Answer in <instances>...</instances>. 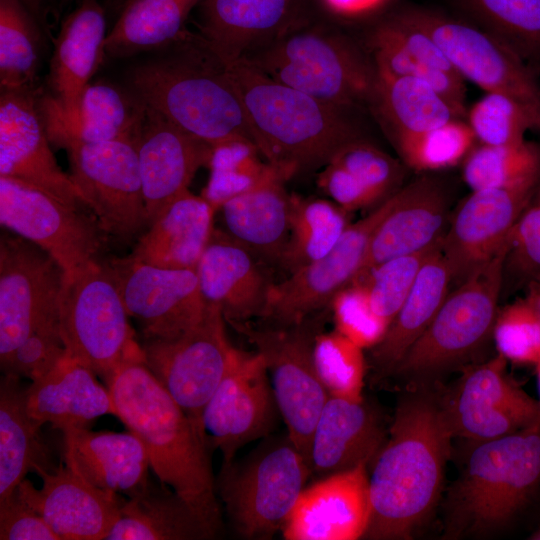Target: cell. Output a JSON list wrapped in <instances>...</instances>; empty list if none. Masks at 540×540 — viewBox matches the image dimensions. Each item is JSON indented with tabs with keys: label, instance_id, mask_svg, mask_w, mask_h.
<instances>
[{
	"label": "cell",
	"instance_id": "38",
	"mask_svg": "<svg viewBox=\"0 0 540 540\" xmlns=\"http://www.w3.org/2000/svg\"><path fill=\"white\" fill-rule=\"evenodd\" d=\"M4 374L0 383V501L9 497L27 473L53 471L39 426L27 413V386Z\"/></svg>",
	"mask_w": 540,
	"mask_h": 540
},
{
	"label": "cell",
	"instance_id": "55",
	"mask_svg": "<svg viewBox=\"0 0 540 540\" xmlns=\"http://www.w3.org/2000/svg\"><path fill=\"white\" fill-rule=\"evenodd\" d=\"M524 255L540 267V203L527 208L512 235Z\"/></svg>",
	"mask_w": 540,
	"mask_h": 540
},
{
	"label": "cell",
	"instance_id": "34",
	"mask_svg": "<svg viewBox=\"0 0 540 540\" xmlns=\"http://www.w3.org/2000/svg\"><path fill=\"white\" fill-rule=\"evenodd\" d=\"M106 20L97 0H82L62 22L54 41L48 83L66 107L79 103L105 55Z\"/></svg>",
	"mask_w": 540,
	"mask_h": 540
},
{
	"label": "cell",
	"instance_id": "30",
	"mask_svg": "<svg viewBox=\"0 0 540 540\" xmlns=\"http://www.w3.org/2000/svg\"><path fill=\"white\" fill-rule=\"evenodd\" d=\"M200 34L228 63L305 20L303 0H202Z\"/></svg>",
	"mask_w": 540,
	"mask_h": 540
},
{
	"label": "cell",
	"instance_id": "48",
	"mask_svg": "<svg viewBox=\"0 0 540 540\" xmlns=\"http://www.w3.org/2000/svg\"><path fill=\"white\" fill-rule=\"evenodd\" d=\"M317 374L331 396L361 399L366 363L363 348L336 329L319 332L313 344Z\"/></svg>",
	"mask_w": 540,
	"mask_h": 540
},
{
	"label": "cell",
	"instance_id": "51",
	"mask_svg": "<svg viewBox=\"0 0 540 540\" xmlns=\"http://www.w3.org/2000/svg\"><path fill=\"white\" fill-rule=\"evenodd\" d=\"M492 336L507 361L535 365L540 360V313L528 299L497 313Z\"/></svg>",
	"mask_w": 540,
	"mask_h": 540
},
{
	"label": "cell",
	"instance_id": "43",
	"mask_svg": "<svg viewBox=\"0 0 540 540\" xmlns=\"http://www.w3.org/2000/svg\"><path fill=\"white\" fill-rule=\"evenodd\" d=\"M207 167L210 177L202 196L215 210L273 177L283 176L289 180L267 162L258 147L248 140H233L212 146Z\"/></svg>",
	"mask_w": 540,
	"mask_h": 540
},
{
	"label": "cell",
	"instance_id": "5",
	"mask_svg": "<svg viewBox=\"0 0 540 540\" xmlns=\"http://www.w3.org/2000/svg\"><path fill=\"white\" fill-rule=\"evenodd\" d=\"M539 488L540 421L474 444L448 492L445 536L480 537L501 531L531 503Z\"/></svg>",
	"mask_w": 540,
	"mask_h": 540
},
{
	"label": "cell",
	"instance_id": "14",
	"mask_svg": "<svg viewBox=\"0 0 540 540\" xmlns=\"http://www.w3.org/2000/svg\"><path fill=\"white\" fill-rule=\"evenodd\" d=\"M0 224L48 252L66 273L96 262L102 229L81 208L0 176Z\"/></svg>",
	"mask_w": 540,
	"mask_h": 540
},
{
	"label": "cell",
	"instance_id": "56",
	"mask_svg": "<svg viewBox=\"0 0 540 540\" xmlns=\"http://www.w3.org/2000/svg\"><path fill=\"white\" fill-rule=\"evenodd\" d=\"M394 0H321L334 16L348 21H359L381 15Z\"/></svg>",
	"mask_w": 540,
	"mask_h": 540
},
{
	"label": "cell",
	"instance_id": "29",
	"mask_svg": "<svg viewBox=\"0 0 540 540\" xmlns=\"http://www.w3.org/2000/svg\"><path fill=\"white\" fill-rule=\"evenodd\" d=\"M385 440L381 416L364 398L329 395L311 438V472L322 478L369 465Z\"/></svg>",
	"mask_w": 540,
	"mask_h": 540
},
{
	"label": "cell",
	"instance_id": "33",
	"mask_svg": "<svg viewBox=\"0 0 540 540\" xmlns=\"http://www.w3.org/2000/svg\"><path fill=\"white\" fill-rule=\"evenodd\" d=\"M215 208L185 191L153 220L129 255L135 260L174 269H196L214 230Z\"/></svg>",
	"mask_w": 540,
	"mask_h": 540
},
{
	"label": "cell",
	"instance_id": "18",
	"mask_svg": "<svg viewBox=\"0 0 540 540\" xmlns=\"http://www.w3.org/2000/svg\"><path fill=\"white\" fill-rule=\"evenodd\" d=\"M102 265L114 280L128 315L138 323L143 339L173 338L201 320L206 303L196 269L159 267L129 255Z\"/></svg>",
	"mask_w": 540,
	"mask_h": 540
},
{
	"label": "cell",
	"instance_id": "15",
	"mask_svg": "<svg viewBox=\"0 0 540 540\" xmlns=\"http://www.w3.org/2000/svg\"><path fill=\"white\" fill-rule=\"evenodd\" d=\"M65 276L38 245L17 234H1L0 365L36 327L58 314Z\"/></svg>",
	"mask_w": 540,
	"mask_h": 540
},
{
	"label": "cell",
	"instance_id": "40",
	"mask_svg": "<svg viewBox=\"0 0 540 540\" xmlns=\"http://www.w3.org/2000/svg\"><path fill=\"white\" fill-rule=\"evenodd\" d=\"M200 0H128L105 39V55L123 58L166 49L186 32L185 22Z\"/></svg>",
	"mask_w": 540,
	"mask_h": 540
},
{
	"label": "cell",
	"instance_id": "20",
	"mask_svg": "<svg viewBox=\"0 0 540 540\" xmlns=\"http://www.w3.org/2000/svg\"><path fill=\"white\" fill-rule=\"evenodd\" d=\"M536 184L473 190L461 203L441 245L453 281L462 282L477 267L510 246Z\"/></svg>",
	"mask_w": 540,
	"mask_h": 540
},
{
	"label": "cell",
	"instance_id": "45",
	"mask_svg": "<svg viewBox=\"0 0 540 540\" xmlns=\"http://www.w3.org/2000/svg\"><path fill=\"white\" fill-rule=\"evenodd\" d=\"M462 177L473 190L538 181L539 155L526 141L509 145H475L462 162Z\"/></svg>",
	"mask_w": 540,
	"mask_h": 540
},
{
	"label": "cell",
	"instance_id": "16",
	"mask_svg": "<svg viewBox=\"0 0 540 540\" xmlns=\"http://www.w3.org/2000/svg\"><path fill=\"white\" fill-rule=\"evenodd\" d=\"M395 193L371 213L350 225L334 248L322 258L275 283L262 321L293 325L328 307L333 297L361 273L377 226L389 213Z\"/></svg>",
	"mask_w": 540,
	"mask_h": 540
},
{
	"label": "cell",
	"instance_id": "53",
	"mask_svg": "<svg viewBox=\"0 0 540 540\" xmlns=\"http://www.w3.org/2000/svg\"><path fill=\"white\" fill-rule=\"evenodd\" d=\"M67 354L58 314L36 327L1 364L4 374L34 381Z\"/></svg>",
	"mask_w": 540,
	"mask_h": 540
},
{
	"label": "cell",
	"instance_id": "27",
	"mask_svg": "<svg viewBox=\"0 0 540 540\" xmlns=\"http://www.w3.org/2000/svg\"><path fill=\"white\" fill-rule=\"evenodd\" d=\"M361 42L377 71L428 82L461 117H466L465 80L434 40L397 10L375 21Z\"/></svg>",
	"mask_w": 540,
	"mask_h": 540
},
{
	"label": "cell",
	"instance_id": "35",
	"mask_svg": "<svg viewBox=\"0 0 540 540\" xmlns=\"http://www.w3.org/2000/svg\"><path fill=\"white\" fill-rule=\"evenodd\" d=\"M273 177L221 206L225 231L269 264H281L290 235L291 194Z\"/></svg>",
	"mask_w": 540,
	"mask_h": 540
},
{
	"label": "cell",
	"instance_id": "1",
	"mask_svg": "<svg viewBox=\"0 0 540 540\" xmlns=\"http://www.w3.org/2000/svg\"><path fill=\"white\" fill-rule=\"evenodd\" d=\"M453 437L442 396L416 386L401 397L372 462V512L363 538H413L439 500Z\"/></svg>",
	"mask_w": 540,
	"mask_h": 540
},
{
	"label": "cell",
	"instance_id": "41",
	"mask_svg": "<svg viewBox=\"0 0 540 540\" xmlns=\"http://www.w3.org/2000/svg\"><path fill=\"white\" fill-rule=\"evenodd\" d=\"M457 15L490 32L540 74V0H447Z\"/></svg>",
	"mask_w": 540,
	"mask_h": 540
},
{
	"label": "cell",
	"instance_id": "9",
	"mask_svg": "<svg viewBox=\"0 0 540 540\" xmlns=\"http://www.w3.org/2000/svg\"><path fill=\"white\" fill-rule=\"evenodd\" d=\"M58 316L67 353L104 380L142 352L120 292L101 262L66 273Z\"/></svg>",
	"mask_w": 540,
	"mask_h": 540
},
{
	"label": "cell",
	"instance_id": "19",
	"mask_svg": "<svg viewBox=\"0 0 540 540\" xmlns=\"http://www.w3.org/2000/svg\"><path fill=\"white\" fill-rule=\"evenodd\" d=\"M268 374L259 353L239 350L207 402L202 432L208 446L222 453L223 464L232 462L242 446L272 430L279 409Z\"/></svg>",
	"mask_w": 540,
	"mask_h": 540
},
{
	"label": "cell",
	"instance_id": "11",
	"mask_svg": "<svg viewBox=\"0 0 540 540\" xmlns=\"http://www.w3.org/2000/svg\"><path fill=\"white\" fill-rule=\"evenodd\" d=\"M397 11L434 40L464 80L485 93L506 94L540 118L539 75L496 36L439 8L410 5Z\"/></svg>",
	"mask_w": 540,
	"mask_h": 540
},
{
	"label": "cell",
	"instance_id": "25",
	"mask_svg": "<svg viewBox=\"0 0 540 540\" xmlns=\"http://www.w3.org/2000/svg\"><path fill=\"white\" fill-rule=\"evenodd\" d=\"M368 465L320 478L300 494L281 534L286 540L363 538L372 505Z\"/></svg>",
	"mask_w": 540,
	"mask_h": 540
},
{
	"label": "cell",
	"instance_id": "13",
	"mask_svg": "<svg viewBox=\"0 0 540 540\" xmlns=\"http://www.w3.org/2000/svg\"><path fill=\"white\" fill-rule=\"evenodd\" d=\"M66 152L70 176L104 233L130 238L148 227L135 141L79 144Z\"/></svg>",
	"mask_w": 540,
	"mask_h": 540
},
{
	"label": "cell",
	"instance_id": "39",
	"mask_svg": "<svg viewBox=\"0 0 540 540\" xmlns=\"http://www.w3.org/2000/svg\"><path fill=\"white\" fill-rule=\"evenodd\" d=\"M378 72L370 114L390 139L439 127L463 118L428 82L412 76Z\"/></svg>",
	"mask_w": 540,
	"mask_h": 540
},
{
	"label": "cell",
	"instance_id": "3",
	"mask_svg": "<svg viewBox=\"0 0 540 540\" xmlns=\"http://www.w3.org/2000/svg\"><path fill=\"white\" fill-rule=\"evenodd\" d=\"M163 50V55L131 70L132 93L146 107L211 146L233 140L255 144L230 64L201 34L187 31Z\"/></svg>",
	"mask_w": 540,
	"mask_h": 540
},
{
	"label": "cell",
	"instance_id": "28",
	"mask_svg": "<svg viewBox=\"0 0 540 540\" xmlns=\"http://www.w3.org/2000/svg\"><path fill=\"white\" fill-rule=\"evenodd\" d=\"M448 207L445 184L428 174L396 191L393 207L373 233L358 277L387 260L441 243L446 232Z\"/></svg>",
	"mask_w": 540,
	"mask_h": 540
},
{
	"label": "cell",
	"instance_id": "26",
	"mask_svg": "<svg viewBox=\"0 0 540 540\" xmlns=\"http://www.w3.org/2000/svg\"><path fill=\"white\" fill-rule=\"evenodd\" d=\"M51 144L64 150L79 144L136 140L145 111L132 93L105 83H90L77 105L66 107L50 93L37 95Z\"/></svg>",
	"mask_w": 540,
	"mask_h": 540
},
{
	"label": "cell",
	"instance_id": "59",
	"mask_svg": "<svg viewBox=\"0 0 540 540\" xmlns=\"http://www.w3.org/2000/svg\"><path fill=\"white\" fill-rule=\"evenodd\" d=\"M534 366L536 369L538 388H539V393H540V360Z\"/></svg>",
	"mask_w": 540,
	"mask_h": 540
},
{
	"label": "cell",
	"instance_id": "60",
	"mask_svg": "<svg viewBox=\"0 0 540 540\" xmlns=\"http://www.w3.org/2000/svg\"><path fill=\"white\" fill-rule=\"evenodd\" d=\"M529 538L533 540H540V528L534 531Z\"/></svg>",
	"mask_w": 540,
	"mask_h": 540
},
{
	"label": "cell",
	"instance_id": "7",
	"mask_svg": "<svg viewBox=\"0 0 540 540\" xmlns=\"http://www.w3.org/2000/svg\"><path fill=\"white\" fill-rule=\"evenodd\" d=\"M510 246L477 267L449 292L435 317L393 369L416 386L463 364L492 335Z\"/></svg>",
	"mask_w": 540,
	"mask_h": 540
},
{
	"label": "cell",
	"instance_id": "6",
	"mask_svg": "<svg viewBox=\"0 0 540 540\" xmlns=\"http://www.w3.org/2000/svg\"><path fill=\"white\" fill-rule=\"evenodd\" d=\"M242 59L317 99L370 113L377 68L361 40L339 29L305 19Z\"/></svg>",
	"mask_w": 540,
	"mask_h": 540
},
{
	"label": "cell",
	"instance_id": "49",
	"mask_svg": "<svg viewBox=\"0 0 540 540\" xmlns=\"http://www.w3.org/2000/svg\"><path fill=\"white\" fill-rule=\"evenodd\" d=\"M328 162L338 166L377 203L401 188L404 166L368 138L346 144Z\"/></svg>",
	"mask_w": 540,
	"mask_h": 540
},
{
	"label": "cell",
	"instance_id": "24",
	"mask_svg": "<svg viewBox=\"0 0 540 540\" xmlns=\"http://www.w3.org/2000/svg\"><path fill=\"white\" fill-rule=\"evenodd\" d=\"M135 147L149 226L189 190L196 172L208 165L212 146L145 106Z\"/></svg>",
	"mask_w": 540,
	"mask_h": 540
},
{
	"label": "cell",
	"instance_id": "50",
	"mask_svg": "<svg viewBox=\"0 0 540 540\" xmlns=\"http://www.w3.org/2000/svg\"><path fill=\"white\" fill-rule=\"evenodd\" d=\"M441 244L442 241L429 249L387 260L355 280L364 284L373 310L389 325L412 289L422 266Z\"/></svg>",
	"mask_w": 540,
	"mask_h": 540
},
{
	"label": "cell",
	"instance_id": "31",
	"mask_svg": "<svg viewBox=\"0 0 540 540\" xmlns=\"http://www.w3.org/2000/svg\"><path fill=\"white\" fill-rule=\"evenodd\" d=\"M26 410L39 425L63 431L89 427L97 418L116 414L111 394L96 374L68 353L26 388Z\"/></svg>",
	"mask_w": 540,
	"mask_h": 540
},
{
	"label": "cell",
	"instance_id": "52",
	"mask_svg": "<svg viewBox=\"0 0 540 540\" xmlns=\"http://www.w3.org/2000/svg\"><path fill=\"white\" fill-rule=\"evenodd\" d=\"M329 307L335 329L363 349L376 346L388 330L389 324L373 310L361 281H353L340 290Z\"/></svg>",
	"mask_w": 540,
	"mask_h": 540
},
{
	"label": "cell",
	"instance_id": "42",
	"mask_svg": "<svg viewBox=\"0 0 540 540\" xmlns=\"http://www.w3.org/2000/svg\"><path fill=\"white\" fill-rule=\"evenodd\" d=\"M330 199L291 194L290 235L281 264L290 273L330 252L350 225Z\"/></svg>",
	"mask_w": 540,
	"mask_h": 540
},
{
	"label": "cell",
	"instance_id": "36",
	"mask_svg": "<svg viewBox=\"0 0 540 540\" xmlns=\"http://www.w3.org/2000/svg\"><path fill=\"white\" fill-rule=\"evenodd\" d=\"M218 533L176 492L149 481L122 502L119 519L105 540H203Z\"/></svg>",
	"mask_w": 540,
	"mask_h": 540
},
{
	"label": "cell",
	"instance_id": "23",
	"mask_svg": "<svg viewBox=\"0 0 540 540\" xmlns=\"http://www.w3.org/2000/svg\"><path fill=\"white\" fill-rule=\"evenodd\" d=\"M36 473L40 489L25 478L15 491L60 540H105L120 516L123 501L117 493L93 485L66 464Z\"/></svg>",
	"mask_w": 540,
	"mask_h": 540
},
{
	"label": "cell",
	"instance_id": "8",
	"mask_svg": "<svg viewBox=\"0 0 540 540\" xmlns=\"http://www.w3.org/2000/svg\"><path fill=\"white\" fill-rule=\"evenodd\" d=\"M310 473L288 435L266 442L242 462L223 464L217 486L238 534L270 539L281 532Z\"/></svg>",
	"mask_w": 540,
	"mask_h": 540
},
{
	"label": "cell",
	"instance_id": "12",
	"mask_svg": "<svg viewBox=\"0 0 540 540\" xmlns=\"http://www.w3.org/2000/svg\"><path fill=\"white\" fill-rule=\"evenodd\" d=\"M225 322L219 308L206 303L201 320L187 331L141 345L149 370L201 430L203 410L239 351Z\"/></svg>",
	"mask_w": 540,
	"mask_h": 540
},
{
	"label": "cell",
	"instance_id": "44",
	"mask_svg": "<svg viewBox=\"0 0 540 540\" xmlns=\"http://www.w3.org/2000/svg\"><path fill=\"white\" fill-rule=\"evenodd\" d=\"M40 35L20 0H0L1 90H31L39 65Z\"/></svg>",
	"mask_w": 540,
	"mask_h": 540
},
{
	"label": "cell",
	"instance_id": "21",
	"mask_svg": "<svg viewBox=\"0 0 540 540\" xmlns=\"http://www.w3.org/2000/svg\"><path fill=\"white\" fill-rule=\"evenodd\" d=\"M31 90H1L0 176L12 178L73 207L88 208L70 174L58 165Z\"/></svg>",
	"mask_w": 540,
	"mask_h": 540
},
{
	"label": "cell",
	"instance_id": "4",
	"mask_svg": "<svg viewBox=\"0 0 540 540\" xmlns=\"http://www.w3.org/2000/svg\"><path fill=\"white\" fill-rule=\"evenodd\" d=\"M229 64L256 146L288 179L322 168L343 146L367 138L368 112L317 99L243 59Z\"/></svg>",
	"mask_w": 540,
	"mask_h": 540
},
{
	"label": "cell",
	"instance_id": "37",
	"mask_svg": "<svg viewBox=\"0 0 540 540\" xmlns=\"http://www.w3.org/2000/svg\"><path fill=\"white\" fill-rule=\"evenodd\" d=\"M452 282L451 270L440 247L422 266L383 339L371 348V363L378 372L392 373L435 317Z\"/></svg>",
	"mask_w": 540,
	"mask_h": 540
},
{
	"label": "cell",
	"instance_id": "2",
	"mask_svg": "<svg viewBox=\"0 0 540 540\" xmlns=\"http://www.w3.org/2000/svg\"><path fill=\"white\" fill-rule=\"evenodd\" d=\"M105 382L115 416L143 443L160 483L220 531L221 513L206 439L149 370L143 352L124 360Z\"/></svg>",
	"mask_w": 540,
	"mask_h": 540
},
{
	"label": "cell",
	"instance_id": "32",
	"mask_svg": "<svg viewBox=\"0 0 540 540\" xmlns=\"http://www.w3.org/2000/svg\"><path fill=\"white\" fill-rule=\"evenodd\" d=\"M62 433L65 464L93 485L130 498L148 484V453L133 433L94 432L88 427Z\"/></svg>",
	"mask_w": 540,
	"mask_h": 540
},
{
	"label": "cell",
	"instance_id": "62",
	"mask_svg": "<svg viewBox=\"0 0 540 540\" xmlns=\"http://www.w3.org/2000/svg\"><path fill=\"white\" fill-rule=\"evenodd\" d=\"M201 1H202V0H200V2H201Z\"/></svg>",
	"mask_w": 540,
	"mask_h": 540
},
{
	"label": "cell",
	"instance_id": "54",
	"mask_svg": "<svg viewBox=\"0 0 540 540\" xmlns=\"http://www.w3.org/2000/svg\"><path fill=\"white\" fill-rule=\"evenodd\" d=\"M1 540H60L48 523L14 491L0 501Z\"/></svg>",
	"mask_w": 540,
	"mask_h": 540
},
{
	"label": "cell",
	"instance_id": "10",
	"mask_svg": "<svg viewBox=\"0 0 540 540\" xmlns=\"http://www.w3.org/2000/svg\"><path fill=\"white\" fill-rule=\"evenodd\" d=\"M319 313L293 325L260 320L234 328L263 357L287 435L308 462L313 431L329 397L313 359L314 339L321 331Z\"/></svg>",
	"mask_w": 540,
	"mask_h": 540
},
{
	"label": "cell",
	"instance_id": "57",
	"mask_svg": "<svg viewBox=\"0 0 540 540\" xmlns=\"http://www.w3.org/2000/svg\"><path fill=\"white\" fill-rule=\"evenodd\" d=\"M526 299H528L540 313V284L534 283L530 286Z\"/></svg>",
	"mask_w": 540,
	"mask_h": 540
},
{
	"label": "cell",
	"instance_id": "17",
	"mask_svg": "<svg viewBox=\"0 0 540 540\" xmlns=\"http://www.w3.org/2000/svg\"><path fill=\"white\" fill-rule=\"evenodd\" d=\"M499 353L468 367L456 385L442 396L454 437L473 444L499 438L540 421V401L508 375Z\"/></svg>",
	"mask_w": 540,
	"mask_h": 540
},
{
	"label": "cell",
	"instance_id": "46",
	"mask_svg": "<svg viewBox=\"0 0 540 540\" xmlns=\"http://www.w3.org/2000/svg\"><path fill=\"white\" fill-rule=\"evenodd\" d=\"M391 141L406 166L430 173L462 163L477 140L466 119L456 118L431 130L398 135Z\"/></svg>",
	"mask_w": 540,
	"mask_h": 540
},
{
	"label": "cell",
	"instance_id": "61",
	"mask_svg": "<svg viewBox=\"0 0 540 540\" xmlns=\"http://www.w3.org/2000/svg\"><path fill=\"white\" fill-rule=\"evenodd\" d=\"M538 202L540 203V191H539V199H538Z\"/></svg>",
	"mask_w": 540,
	"mask_h": 540
},
{
	"label": "cell",
	"instance_id": "47",
	"mask_svg": "<svg viewBox=\"0 0 540 540\" xmlns=\"http://www.w3.org/2000/svg\"><path fill=\"white\" fill-rule=\"evenodd\" d=\"M465 118L476 140L486 145L521 143L528 130L540 129V118L532 110L502 93H485Z\"/></svg>",
	"mask_w": 540,
	"mask_h": 540
},
{
	"label": "cell",
	"instance_id": "58",
	"mask_svg": "<svg viewBox=\"0 0 540 540\" xmlns=\"http://www.w3.org/2000/svg\"><path fill=\"white\" fill-rule=\"evenodd\" d=\"M25 7L29 8L30 11L36 13L39 10V7L43 0H20Z\"/></svg>",
	"mask_w": 540,
	"mask_h": 540
},
{
	"label": "cell",
	"instance_id": "22",
	"mask_svg": "<svg viewBox=\"0 0 540 540\" xmlns=\"http://www.w3.org/2000/svg\"><path fill=\"white\" fill-rule=\"evenodd\" d=\"M269 263L223 229L214 227L196 267L200 291L233 328L263 319L275 282Z\"/></svg>",
	"mask_w": 540,
	"mask_h": 540
}]
</instances>
